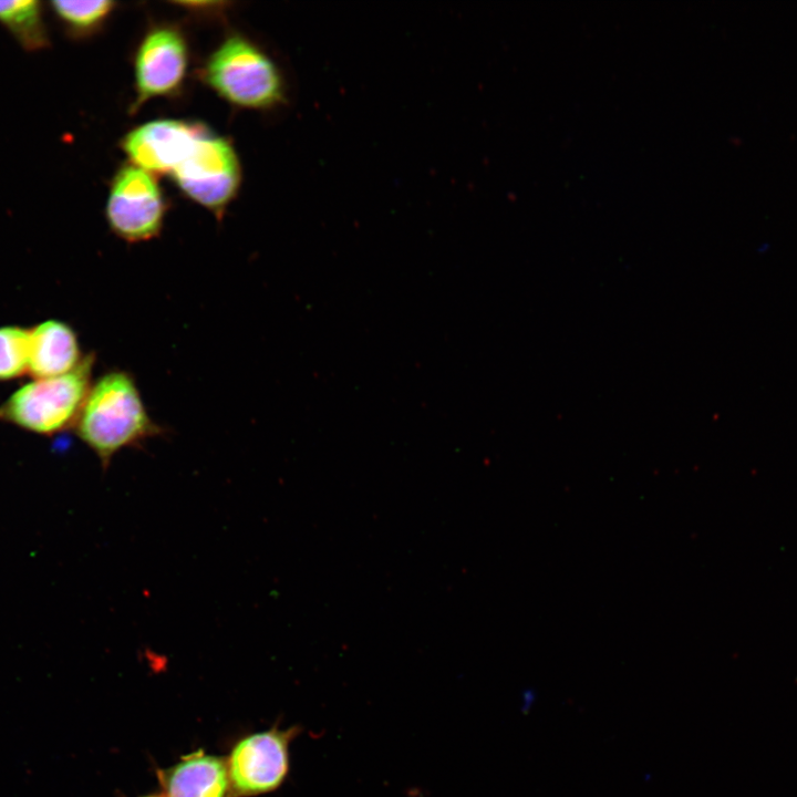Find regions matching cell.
Masks as SVG:
<instances>
[{"label": "cell", "mask_w": 797, "mask_h": 797, "mask_svg": "<svg viewBox=\"0 0 797 797\" xmlns=\"http://www.w3.org/2000/svg\"><path fill=\"white\" fill-rule=\"evenodd\" d=\"M52 10L66 29L75 35L95 31L112 12L113 1H52Z\"/></svg>", "instance_id": "12"}, {"label": "cell", "mask_w": 797, "mask_h": 797, "mask_svg": "<svg viewBox=\"0 0 797 797\" xmlns=\"http://www.w3.org/2000/svg\"><path fill=\"white\" fill-rule=\"evenodd\" d=\"M94 362L90 353L66 374L23 385L0 405V420L42 435L74 426L93 383Z\"/></svg>", "instance_id": "2"}, {"label": "cell", "mask_w": 797, "mask_h": 797, "mask_svg": "<svg viewBox=\"0 0 797 797\" xmlns=\"http://www.w3.org/2000/svg\"><path fill=\"white\" fill-rule=\"evenodd\" d=\"M188 63L183 34L172 27L151 30L141 42L135 56L136 102L174 93L183 83Z\"/></svg>", "instance_id": "7"}, {"label": "cell", "mask_w": 797, "mask_h": 797, "mask_svg": "<svg viewBox=\"0 0 797 797\" xmlns=\"http://www.w3.org/2000/svg\"><path fill=\"white\" fill-rule=\"evenodd\" d=\"M170 177L190 199L220 215L238 190L240 165L231 145L204 127Z\"/></svg>", "instance_id": "4"}, {"label": "cell", "mask_w": 797, "mask_h": 797, "mask_svg": "<svg viewBox=\"0 0 797 797\" xmlns=\"http://www.w3.org/2000/svg\"><path fill=\"white\" fill-rule=\"evenodd\" d=\"M0 23L25 50L37 51L49 44L40 1H0Z\"/></svg>", "instance_id": "11"}, {"label": "cell", "mask_w": 797, "mask_h": 797, "mask_svg": "<svg viewBox=\"0 0 797 797\" xmlns=\"http://www.w3.org/2000/svg\"><path fill=\"white\" fill-rule=\"evenodd\" d=\"M30 329L0 328V381L12 380L28 373Z\"/></svg>", "instance_id": "13"}, {"label": "cell", "mask_w": 797, "mask_h": 797, "mask_svg": "<svg viewBox=\"0 0 797 797\" xmlns=\"http://www.w3.org/2000/svg\"><path fill=\"white\" fill-rule=\"evenodd\" d=\"M300 727H271L241 737L226 759L232 797H251L279 788L290 769V744Z\"/></svg>", "instance_id": "5"}, {"label": "cell", "mask_w": 797, "mask_h": 797, "mask_svg": "<svg viewBox=\"0 0 797 797\" xmlns=\"http://www.w3.org/2000/svg\"><path fill=\"white\" fill-rule=\"evenodd\" d=\"M204 80L229 103L247 108H269L284 97L280 71L249 40L234 35L209 56Z\"/></svg>", "instance_id": "3"}, {"label": "cell", "mask_w": 797, "mask_h": 797, "mask_svg": "<svg viewBox=\"0 0 797 797\" xmlns=\"http://www.w3.org/2000/svg\"><path fill=\"white\" fill-rule=\"evenodd\" d=\"M157 776L165 797H232L226 759L203 751L159 769Z\"/></svg>", "instance_id": "9"}, {"label": "cell", "mask_w": 797, "mask_h": 797, "mask_svg": "<svg viewBox=\"0 0 797 797\" xmlns=\"http://www.w3.org/2000/svg\"><path fill=\"white\" fill-rule=\"evenodd\" d=\"M142 797H165V796L159 795V794H151V795H146V796H142Z\"/></svg>", "instance_id": "14"}, {"label": "cell", "mask_w": 797, "mask_h": 797, "mask_svg": "<svg viewBox=\"0 0 797 797\" xmlns=\"http://www.w3.org/2000/svg\"><path fill=\"white\" fill-rule=\"evenodd\" d=\"M83 358L77 335L65 322L48 320L30 329L28 373L35 379L66 374Z\"/></svg>", "instance_id": "10"}, {"label": "cell", "mask_w": 797, "mask_h": 797, "mask_svg": "<svg viewBox=\"0 0 797 797\" xmlns=\"http://www.w3.org/2000/svg\"><path fill=\"white\" fill-rule=\"evenodd\" d=\"M105 213L111 230L125 241L157 237L164 222L165 203L154 174L134 164L122 167L112 182Z\"/></svg>", "instance_id": "6"}, {"label": "cell", "mask_w": 797, "mask_h": 797, "mask_svg": "<svg viewBox=\"0 0 797 797\" xmlns=\"http://www.w3.org/2000/svg\"><path fill=\"white\" fill-rule=\"evenodd\" d=\"M74 427L103 468L123 448L163 433L148 414L134 376L118 369L92 383Z\"/></svg>", "instance_id": "1"}, {"label": "cell", "mask_w": 797, "mask_h": 797, "mask_svg": "<svg viewBox=\"0 0 797 797\" xmlns=\"http://www.w3.org/2000/svg\"><path fill=\"white\" fill-rule=\"evenodd\" d=\"M204 126L178 120H157L131 131L122 145L132 164L168 174L192 149Z\"/></svg>", "instance_id": "8"}]
</instances>
